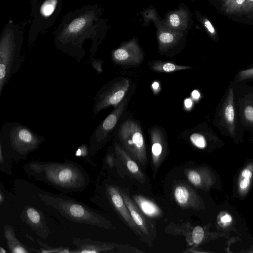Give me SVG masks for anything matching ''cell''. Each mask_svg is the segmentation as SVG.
<instances>
[{"instance_id": "74e56055", "label": "cell", "mask_w": 253, "mask_h": 253, "mask_svg": "<svg viewBox=\"0 0 253 253\" xmlns=\"http://www.w3.org/2000/svg\"><path fill=\"white\" fill-rule=\"evenodd\" d=\"M159 86V84L157 82H154L152 84V88L155 91L158 90Z\"/></svg>"}, {"instance_id": "4dcf8cb0", "label": "cell", "mask_w": 253, "mask_h": 253, "mask_svg": "<svg viewBox=\"0 0 253 253\" xmlns=\"http://www.w3.org/2000/svg\"><path fill=\"white\" fill-rule=\"evenodd\" d=\"M253 0H246L244 5L242 6L241 11L249 12L253 10Z\"/></svg>"}, {"instance_id": "277c9868", "label": "cell", "mask_w": 253, "mask_h": 253, "mask_svg": "<svg viewBox=\"0 0 253 253\" xmlns=\"http://www.w3.org/2000/svg\"><path fill=\"white\" fill-rule=\"evenodd\" d=\"M5 145L13 161L26 160L44 141L29 127L18 122H6L0 128Z\"/></svg>"}, {"instance_id": "f35d334b", "label": "cell", "mask_w": 253, "mask_h": 253, "mask_svg": "<svg viewBox=\"0 0 253 253\" xmlns=\"http://www.w3.org/2000/svg\"><path fill=\"white\" fill-rule=\"evenodd\" d=\"M233 0H223L224 3V6H226L229 4Z\"/></svg>"}, {"instance_id": "ba28073f", "label": "cell", "mask_w": 253, "mask_h": 253, "mask_svg": "<svg viewBox=\"0 0 253 253\" xmlns=\"http://www.w3.org/2000/svg\"><path fill=\"white\" fill-rule=\"evenodd\" d=\"M129 87V82L125 78L112 84L99 96L95 103L94 113L108 107L118 106L124 99Z\"/></svg>"}, {"instance_id": "603a6c76", "label": "cell", "mask_w": 253, "mask_h": 253, "mask_svg": "<svg viewBox=\"0 0 253 253\" xmlns=\"http://www.w3.org/2000/svg\"><path fill=\"white\" fill-rule=\"evenodd\" d=\"M174 196L177 202L180 204H186L189 200V193L184 186H178L174 191Z\"/></svg>"}, {"instance_id": "44dd1931", "label": "cell", "mask_w": 253, "mask_h": 253, "mask_svg": "<svg viewBox=\"0 0 253 253\" xmlns=\"http://www.w3.org/2000/svg\"><path fill=\"white\" fill-rule=\"evenodd\" d=\"M192 68L189 66L179 65L171 62L158 61L152 66L153 70L162 73H170L179 70Z\"/></svg>"}, {"instance_id": "52a82bcc", "label": "cell", "mask_w": 253, "mask_h": 253, "mask_svg": "<svg viewBox=\"0 0 253 253\" xmlns=\"http://www.w3.org/2000/svg\"><path fill=\"white\" fill-rule=\"evenodd\" d=\"M73 243L76 248L70 253H137V249L127 244L91 240L90 238H75Z\"/></svg>"}, {"instance_id": "f546056e", "label": "cell", "mask_w": 253, "mask_h": 253, "mask_svg": "<svg viewBox=\"0 0 253 253\" xmlns=\"http://www.w3.org/2000/svg\"><path fill=\"white\" fill-rule=\"evenodd\" d=\"M105 163L110 168H113L116 166L117 158L114 152V154H107L105 157Z\"/></svg>"}, {"instance_id": "8fae6325", "label": "cell", "mask_w": 253, "mask_h": 253, "mask_svg": "<svg viewBox=\"0 0 253 253\" xmlns=\"http://www.w3.org/2000/svg\"><path fill=\"white\" fill-rule=\"evenodd\" d=\"M20 216L38 236L44 239L47 237L50 231L40 211L30 206H25Z\"/></svg>"}, {"instance_id": "30bf717a", "label": "cell", "mask_w": 253, "mask_h": 253, "mask_svg": "<svg viewBox=\"0 0 253 253\" xmlns=\"http://www.w3.org/2000/svg\"><path fill=\"white\" fill-rule=\"evenodd\" d=\"M113 61L122 65H137L143 58V53L136 39L123 43L112 53Z\"/></svg>"}, {"instance_id": "3957f363", "label": "cell", "mask_w": 253, "mask_h": 253, "mask_svg": "<svg viewBox=\"0 0 253 253\" xmlns=\"http://www.w3.org/2000/svg\"><path fill=\"white\" fill-rule=\"evenodd\" d=\"M40 200L72 221L93 225L105 229L116 230L107 218L78 201L56 195L39 193Z\"/></svg>"}, {"instance_id": "ab89813d", "label": "cell", "mask_w": 253, "mask_h": 253, "mask_svg": "<svg viewBox=\"0 0 253 253\" xmlns=\"http://www.w3.org/2000/svg\"><path fill=\"white\" fill-rule=\"evenodd\" d=\"M6 253V251L2 248L0 247V253Z\"/></svg>"}, {"instance_id": "ac0fdd59", "label": "cell", "mask_w": 253, "mask_h": 253, "mask_svg": "<svg viewBox=\"0 0 253 253\" xmlns=\"http://www.w3.org/2000/svg\"><path fill=\"white\" fill-rule=\"evenodd\" d=\"M188 15L186 11L179 9L171 13L167 20V27L177 31L185 30L188 24Z\"/></svg>"}, {"instance_id": "d6986e66", "label": "cell", "mask_w": 253, "mask_h": 253, "mask_svg": "<svg viewBox=\"0 0 253 253\" xmlns=\"http://www.w3.org/2000/svg\"><path fill=\"white\" fill-rule=\"evenodd\" d=\"M133 201L141 211L142 213L147 216L153 217L156 216L159 213V209L158 207L152 201L145 197L134 195L133 196Z\"/></svg>"}, {"instance_id": "2e32d148", "label": "cell", "mask_w": 253, "mask_h": 253, "mask_svg": "<svg viewBox=\"0 0 253 253\" xmlns=\"http://www.w3.org/2000/svg\"><path fill=\"white\" fill-rule=\"evenodd\" d=\"M158 39L160 50L165 51L173 46L179 40L182 34L168 27H159Z\"/></svg>"}, {"instance_id": "8d00e7d4", "label": "cell", "mask_w": 253, "mask_h": 253, "mask_svg": "<svg viewBox=\"0 0 253 253\" xmlns=\"http://www.w3.org/2000/svg\"><path fill=\"white\" fill-rule=\"evenodd\" d=\"M191 96L194 100H197L200 97V93L197 90H194L191 93Z\"/></svg>"}, {"instance_id": "7a4b0ae2", "label": "cell", "mask_w": 253, "mask_h": 253, "mask_svg": "<svg viewBox=\"0 0 253 253\" xmlns=\"http://www.w3.org/2000/svg\"><path fill=\"white\" fill-rule=\"evenodd\" d=\"M27 31V20H8L0 33V99L5 85L19 71L23 57L22 49Z\"/></svg>"}, {"instance_id": "83f0119b", "label": "cell", "mask_w": 253, "mask_h": 253, "mask_svg": "<svg viewBox=\"0 0 253 253\" xmlns=\"http://www.w3.org/2000/svg\"><path fill=\"white\" fill-rule=\"evenodd\" d=\"M244 117L249 124H253V107L252 105H247L244 109Z\"/></svg>"}, {"instance_id": "1f68e13d", "label": "cell", "mask_w": 253, "mask_h": 253, "mask_svg": "<svg viewBox=\"0 0 253 253\" xmlns=\"http://www.w3.org/2000/svg\"><path fill=\"white\" fill-rule=\"evenodd\" d=\"M204 24L207 30L211 35L214 36L215 35L216 33L214 27L208 19H205L204 20Z\"/></svg>"}, {"instance_id": "7402d4cb", "label": "cell", "mask_w": 253, "mask_h": 253, "mask_svg": "<svg viewBox=\"0 0 253 253\" xmlns=\"http://www.w3.org/2000/svg\"><path fill=\"white\" fill-rule=\"evenodd\" d=\"M37 242L40 245L41 248L38 250V253H70V249L63 248V247H53L50 246L41 241L37 239Z\"/></svg>"}, {"instance_id": "f1b7e54d", "label": "cell", "mask_w": 253, "mask_h": 253, "mask_svg": "<svg viewBox=\"0 0 253 253\" xmlns=\"http://www.w3.org/2000/svg\"><path fill=\"white\" fill-rule=\"evenodd\" d=\"M253 68L249 69L246 70H243L238 74V80L243 81L253 78Z\"/></svg>"}, {"instance_id": "e575fe53", "label": "cell", "mask_w": 253, "mask_h": 253, "mask_svg": "<svg viewBox=\"0 0 253 253\" xmlns=\"http://www.w3.org/2000/svg\"><path fill=\"white\" fill-rule=\"evenodd\" d=\"M241 175L243 177L251 178L252 176V173L250 170L248 169H245L242 171Z\"/></svg>"}, {"instance_id": "d6a6232c", "label": "cell", "mask_w": 253, "mask_h": 253, "mask_svg": "<svg viewBox=\"0 0 253 253\" xmlns=\"http://www.w3.org/2000/svg\"><path fill=\"white\" fill-rule=\"evenodd\" d=\"M251 178L244 177L240 182V187L241 189L244 190L247 188L250 183Z\"/></svg>"}, {"instance_id": "cb8c5ba5", "label": "cell", "mask_w": 253, "mask_h": 253, "mask_svg": "<svg viewBox=\"0 0 253 253\" xmlns=\"http://www.w3.org/2000/svg\"><path fill=\"white\" fill-rule=\"evenodd\" d=\"M246 0H233L229 4L225 7L227 13H233L241 11Z\"/></svg>"}, {"instance_id": "6da1fadb", "label": "cell", "mask_w": 253, "mask_h": 253, "mask_svg": "<svg viewBox=\"0 0 253 253\" xmlns=\"http://www.w3.org/2000/svg\"><path fill=\"white\" fill-rule=\"evenodd\" d=\"M23 169L29 178L59 189L80 191L88 183L85 171L74 163L33 160L25 164Z\"/></svg>"}, {"instance_id": "484cf974", "label": "cell", "mask_w": 253, "mask_h": 253, "mask_svg": "<svg viewBox=\"0 0 253 253\" xmlns=\"http://www.w3.org/2000/svg\"><path fill=\"white\" fill-rule=\"evenodd\" d=\"M204 236V231L201 226H196L194 228L192 232V238L194 242L196 244H199L203 240Z\"/></svg>"}, {"instance_id": "e0dca14e", "label": "cell", "mask_w": 253, "mask_h": 253, "mask_svg": "<svg viewBox=\"0 0 253 253\" xmlns=\"http://www.w3.org/2000/svg\"><path fill=\"white\" fill-rule=\"evenodd\" d=\"M234 93L230 88L223 106V114L228 131L231 135L235 132V109Z\"/></svg>"}, {"instance_id": "d590c367", "label": "cell", "mask_w": 253, "mask_h": 253, "mask_svg": "<svg viewBox=\"0 0 253 253\" xmlns=\"http://www.w3.org/2000/svg\"><path fill=\"white\" fill-rule=\"evenodd\" d=\"M184 104L185 108H186L187 109H190L191 108L193 105L192 100L190 98H187L185 99Z\"/></svg>"}, {"instance_id": "4316f807", "label": "cell", "mask_w": 253, "mask_h": 253, "mask_svg": "<svg viewBox=\"0 0 253 253\" xmlns=\"http://www.w3.org/2000/svg\"><path fill=\"white\" fill-rule=\"evenodd\" d=\"M188 177L190 181L195 185H199L201 182V178L200 174L196 171H190Z\"/></svg>"}, {"instance_id": "836d02e7", "label": "cell", "mask_w": 253, "mask_h": 253, "mask_svg": "<svg viewBox=\"0 0 253 253\" xmlns=\"http://www.w3.org/2000/svg\"><path fill=\"white\" fill-rule=\"evenodd\" d=\"M220 220L221 222L225 224L231 222L232 220V218L230 215L228 214H225L221 217Z\"/></svg>"}, {"instance_id": "5b68a950", "label": "cell", "mask_w": 253, "mask_h": 253, "mask_svg": "<svg viewBox=\"0 0 253 253\" xmlns=\"http://www.w3.org/2000/svg\"><path fill=\"white\" fill-rule=\"evenodd\" d=\"M58 0H30L27 20V45L31 48L48 26L53 16Z\"/></svg>"}, {"instance_id": "ffe728a7", "label": "cell", "mask_w": 253, "mask_h": 253, "mask_svg": "<svg viewBox=\"0 0 253 253\" xmlns=\"http://www.w3.org/2000/svg\"><path fill=\"white\" fill-rule=\"evenodd\" d=\"M13 161L5 145L0 130V172L12 175Z\"/></svg>"}, {"instance_id": "60d3db41", "label": "cell", "mask_w": 253, "mask_h": 253, "mask_svg": "<svg viewBox=\"0 0 253 253\" xmlns=\"http://www.w3.org/2000/svg\"><path fill=\"white\" fill-rule=\"evenodd\" d=\"M3 191H4V188L2 187V185H1L0 181V192H3Z\"/></svg>"}, {"instance_id": "7c38bea8", "label": "cell", "mask_w": 253, "mask_h": 253, "mask_svg": "<svg viewBox=\"0 0 253 253\" xmlns=\"http://www.w3.org/2000/svg\"><path fill=\"white\" fill-rule=\"evenodd\" d=\"M126 102L127 98H124L96 129L94 135L96 143L102 142L108 137L122 116Z\"/></svg>"}, {"instance_id": "9c48e42d", "label": "cell", "mask_w": 253, "mask_h": 253, "mask_svg": "<svg viewBox=\"0 0 253 253\" xmlns=\"http://www.w3.org/2000/svg\"><path fill=\"white\" fill-rule=\"evenodd\" d=\"M106 195L110 203L122 220L136 235H141V231L134 222L121 194L119 187L107 184Z\"/></svg>"}, {"instance_id": "9a60e30c", "label": "cell", "mask_w": 253, "mask_h": 253, "mask_svg": "<svg viewBox=\"0 0 253 253\" xmlns=\"http://www.w3.org/2000/svg\"><path fill=\"white\" fill-rule=\"evenodd\" d=\"M92 16L84 15L78 17L73 20L60 35L69 38L81 34L91 24Z\"/></svg>"}, {"instance_id": "4fadbf2b", "label": "cell", "mask_w": 253, "mask_h": 253, "mask_svg": "<svg viewBox=\"0 0 253 253\" xmlns=\"http://www.w3.org/2000/svg\"><path fill=\"white\" fill-rule=\"evenodd\" d=\"M114 152L121 164L123 172H125V174H126L130 177L141 182L144 179V176L138 164L117 143H115L114 144Z\"/></svg>"}, {"instance_id": "5bb4252c", "label": "cell", "mask_w": 253, "mask_h": 253, "mask_svg": "<svg viewBox=\"0 0 253 253\" xmlns=\"http://www.w3.org/2000/svg\"><path fill=\"white\" fill-rule=\"evenodd\" d=\"M4 236L9 252L12 253H30L33 252V248L22 244L16 237L13 227L10 225L4 226Z\"/></svg>"}, {"instance_id": "8992f818", "label": "cell", "mask_w": 253, "mask_h": 253, "mask_svg": "<svg viewBox=\"0 0 253 253\" xmlns=\"http://www.w3.org/2000/svg\"><path fill=\"white\" fill-rule=\"evenodd\" d=\"M118 137L121 146L138 164L146 160L145 141L138 124L132 120L124 122L120 126Z\"/></svg>"}, {"instance_id": "d4e9b609", "label": "cell", "mask_w": 253, "mask_h": 253, "mask_svg": "<svg viewBox=\"0 0 253 253\" xmlns=\"http://www.w3.org/2000/svg\"><path fill=\"white\" fill-rule=\"evenodd\" d=\"M190 139L193 145L200 149H204L206 146V139L201 134L198 133H193L191 135Z\"/></svg>"}]
</instances>
